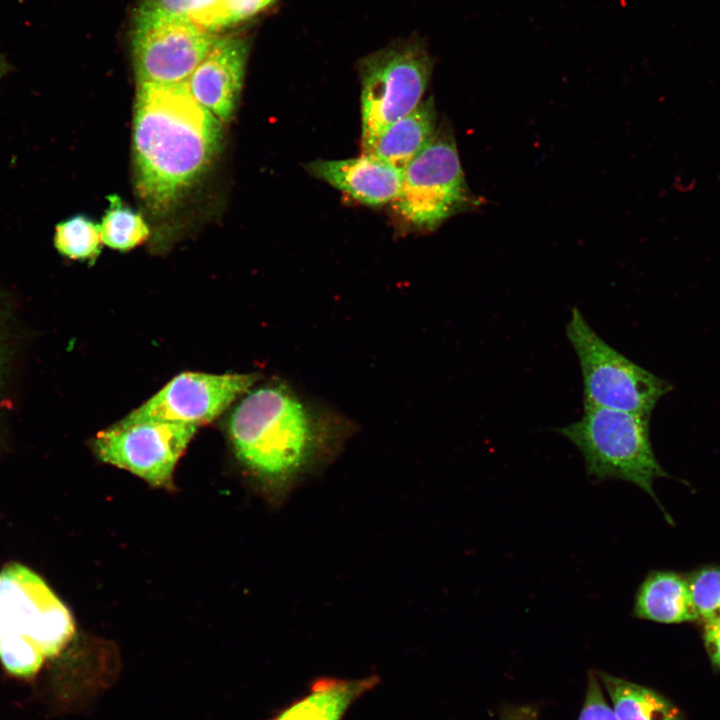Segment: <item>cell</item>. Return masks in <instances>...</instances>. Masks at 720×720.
<instances>
[{
    "instance_id": "cell-16",
    "label": "cell",
    "mask_w": 720,
    "mask_h": 720,
    "mask_svg": "<svg viewBox=\"0 0 720 720\" xmlns=\"http://www.w3.org/2000/svg\"><path fill=\"white\" fill-rule=\"evenodd\" d=\"M617 720H678V710L654 691L602 674Z\"/></svg>"
},
{
    "instance_id": "cell-25",
    "label": "cell",
    "mask_w": 720,
    "mask_h": 720,
    "mask_svg": "<svg viewBox=\"0 0 720 720\" xmlns=\"http://www.w3.org/2000/svg\"><path fill=\"white\" fill-rule=\"evenodd\" d=\"M504 720H535V713L529 708H518L506 713Z\"/></svg>"
},
{
    "instance_id": "cell-19",
    "label": "cell",
    "mask_w": 720,
    "mask_h": 720,
    "mask_svg": "<svg viewBox=\"0 0 720 720\" xmlns=\"http://www.w3.org/2000/svg\"><path fill=\"white\" fill-rule=\"evenodd\" d=\"M136 11L185 18L213 33L229 25L226 0H142Z\"/></svg>"
},
{
    "instance_id": "cell-3",
    "label": "cell",
    "mask_w": 720,
    "mask_h": 720,
    "mask_svg": "<svg viewBox=\"0 0 720 720\" xmlns=\"http://www.w3.org/2000/svg\"><path fill=\"white\" fill-rule=\"evenodd\" d=\"M69 610L35 572L19 563L0 571V660L30 677L72 640Z\"/></svg>"
},
{
    "instance_id": "cell-27",
    "label": "cell",
    "mask_w": 720,
    "mask_h": 720,
    "mask_svg": "<svg viewBox=\"0 0 720 720\" xmlns=\"http://www.w3.org/2000/svg\"><path fill=\"white\" fill-rule=\"evenodd\" d=\"M713 621H720V614H719V616L717 617V619H715V620H713ZM710 622H711V621H710Z\"/></svg>"
},
{
    "instance_id": "cell-18",
    "label": "cell",
    "mask_w": 720,
    "mask_h": 720,
    "mask_svg": "<svg viewBox=\"0 0 720 720\" xmlns=\"http://www.w3.org/2000/svg\"><path fill=\"white\" fill-rule=\"evenodd\" d=\"M109 207L100 226L102 244L120 251H128L149 236L143 217L126 207L117 195L108 197Z\"/></svg>"
},
{
    "instance_id": "cell-26",
    "label": "cell",
    "mask_w": 720,
    "mask_h": 720,
    "mask_svg": "<svg viewBox=\"0 0 720 720\" xmlns=\"http://www.w3.org/2000/svg\"><path fill=\"white\" fill-rule=\"evenodd\" d=\"M13 70L14 67L8 62L7 58L0 54V80Z\"/></svg>"
},
{
    "instance_id": "cell-1",
    "label": "cell",
    "mask_w": 720,
    "mask_h": 720,
    "mask_svg": "<svg viewBox=\"0 0 720 720\" xmlns=\"http://www.w3.org/2000/svg\"><path fill=\"white\" fill-rule=\"evenodd\" d=\"M222 142L223 123L194 100L186 82L137 83L134 179L149 211L167 212L208 170Z\"/></svg>"
},
{
    "instance_id": "cell-20",
    "label": "cell",
    "mask_w": 720,
    "mask_h": 720,
    "mask_svg": "<svg viewBox=\"0 0 720 720\" xmlns=\"http://www.w3.org/2000/svg\"><path fill=\"white\" fill-rule=\"evenodd\" d=\"M687 581L698 618L704 623L717 619L720 614V568L699 569Z\"/></svg>"
},
{
    "instance_id": "cell-23",
    "label": "cell",
    "mask_w": 720,
    "mask_h": 720,
    "mask_svg": "<svg viewBox=\"0 0 720 720\" xmlns=\"http://www.w3.org/2000/svg\"><path fill=\"white\" fill-rule=\"evenodd\" d=\"M274 0H226L229 25L248 19L270 6Z\"/></svg>"
},
{
    "instance_id": "cell-12",
    "label": "cell",
    "mask_w": 720,
    "mask_h": 720,
    "mask_svg": "<svg viewBox=\"0 0 720 720\" xmlns=\"http://www.w3.org/2000/svg\"><path fill=\"white\" fill-rule=\"evenodd\" d=\"M307 172L353 199L369 206L394 202L404 168L370 154L342 160L318 159L305 165Z\"/></svg>"
},
{
    "instance_id": "cell-6",
    "label": "cell",
    "mask_w": 720,
    "mask_h": 720,
    "mask_svg": "<svg viewBox=\"0 0 720 720\" xmlns=\"http://www.w3.org/2000/svg\"><path fill=\"white\" fill-rule=\"evenodd\" d=\"M566 335L580 364L583 404L650 415L670 389L665 380L614 349L588 324L577 306L571 309Z\"/></svg>"
},
{
    "instance_id": "cell-14",
    "label": "cell",
    "mask_w": 720,
    "mask_h": 720,
    "mask_svg": "<svg viewBox=\"0 0 720 720\" xmlns=\"http://www.w3.org/2000/svg\"><path fill=\"white\" fill-rule=\"evenodd\" d=\"M378 682L375 674L360 679L318 678L306 695L270 720H342L350 706Z\"/></svg>"
},
{
    "instance_id": "cell-11",
    "label": "cell",
    "mask_w": 720,
    "mask_h": 720,
    "mask_svg": "<svg viewBox=\"0 0 720 720\" xmlns=\"http://www.w3.org/2000/svg\"><path fill=\"white\" fill-rule=\"evenodd\" d=\"M247 57L246 39L218 37L186 81L194 100L223 124L231 119L238 105Z\"/></svg>"
},
{
    "instance_id": "cell-5",
    "label": "cell",
    "mask_w": 720,
    "mask_h": 720,
    "mask_svg": "<svg viewBox=\"0 0 720 720\" xmlns=\"http://www.w3.org/2000/svg\"><path fill=\"white\" fill-rule=\"evenodd\" d=\"M432 69L428 50L416 38L395 41L359 61L362 153L387 127L418 106Z\"/></svg>"
},
{
    "instance_id": "cell-15",
    "label": "cell",
    "mask_w": 720,
    "mask_h": 720,
    "mask_svg": "<svg viewBox=\"0 0 720 720\" xmlns=\"http://www.w3.org/2000/svg\"><path fill=\"white\" fill-rule=\"evenodd\" d=\"M437 130L433 97L422 100L410 113L387 127L366 153L405 167L431 140Z\"/></svg>"
},
{
    "instance_id": "cell-4",
    "label": "cell",
    "mask_w": 720,
    "mask_h": 720,
    "mask_svg": "<svg viewBox=\"0 0 720 720\" xmlns=\"http://www.w3.org/2000/svg\"><path fill=\"white\" fill-rule=\"evenodd\" d=\"M649 417L610 408L586 407L578 421L555 430L580 451L590 479L598 483L620 480L634 484L660 506L653 483L666 477L667 473L653 452Z\"/></svg>"
},
{
    "instance_id": "cell-21",
    "label": "cell",
    "mask_w": 720,
    "mask_h": 720,
    "mask_svg": "<svg viewBox=\"0 0 720 720\" xmlns=\"http://www.w3.org/2000/svg\"><path fill=\"white\" fill-rule=\"evenodd\" d=\"M578 720H617L593 675H590L584 706Z\"/></svg>"
},
{
    "instance_id": "cell-7",
    "label": "cell",
    "mask_w": 720,
    "mask_h": 720,
    "mask_svg": "<svg viewBox=\"0 0 720 720\" xmlns=\"http://www.w3.org/2000/svg\"><path fill=\"white\" fill-rule=\"evenodd\" d=\"M394 210L411 227L432 231L449 217L477 207L465 181L451 127L444 121L404 167Z\"/></svg>"
},
{
    "instance_id": "cell-2",
    "label": "cell",
    "mask_w": 720,
    "mask_h": 720,
    "mask_svg": "<svg viewBox=\"0 0 720 720\" xmlns=\"http://www.w3.org/2000/svg\"><path fill=\"white\" fill-rule=\"evenodd\" d=\"M228 432L236 456L273 500H284L322 458L311 416L280 385L248 393L233 410Z\"/></svg>"
},
{
    "instance_id": "cell-10",
    "label": "cell",
    "mask_w": 720,
    "mask_h": 720,
    "mask_svg": "<svg viewBox=\"0 0 720 720\" xmlns=\"http://www.w3.org/2000/svg\"><path fill=\"white\" fill-rule=\"evenodd\" d=\"M256 379L255 374L184 372L126 418L164 420L198 427L217 418Z\"/></svg>"
},
{
    "instance_id": "cell-9",
    "label": "cell",
    "mask_w": 720,
    "mask_h": 720,
    "mask_svg": "<svg viewBox=\"0 0 720 720\" xmlns=\"http://www.w3.org/2000/svg\"><path fill=\"white\" fill-rule=\"evenodd\" d=\"M197 430L196 426L155 419L131 420L101 431L98 456L156 487H169L174 468Z\"/></svg>"
},
{
    "instance_id": "cell-8",
    "label": "cell",
    "mask_w": 720,
    "mask_h": 720,
    "mask_svg": "<svg viewBox=\"0 0 720 720\" xmlns=\"http://www.w3.org/2000/svg\"><path fill=\"white\" fill-rule=\"evenodd\" d=\"M217 38L188 19L136 11L132 31L136 83H185Z\"/></svg>"
},
{
    "instance_id": "cell-22",
    "label": "cell",
    "mask_w": 720,
    "mask_h": 720,
    "mask_svg": "<svg viewBox=\"0 0 720 720\" xmlns=\"http://www.w3.org/2000/svg\"><path fill=\"white\" fill-rule=\"evenodd\" d=\"M12 343L9 311L0 300V389L7 376L11 362Z\"/></svg>"
},
{
    "instance_id": "cell-13",
    "label": "cell",
    "mask_w": 720,
    "mask_h": 720,
    "mask_svg": "<svg viewBox=\"0 0 720 720\" xmlns=\"http://www.w3.org/2000/svg\"><path fill=\"white\" fill-rule=\"evenodd\" d=\"M632 615L664 624L699 620L687 578L669 570H652L645 576L636 590Z\"/></svg>"
},
{
    "instance_id": "cell-17",
    "label": "cell",
    "mask_w": 720,
    "mask_h": 720,
    "mask_svg": "<svg viewBox=\"0 0 720 720\" xmlns=\"http://www.w3.org/2000/svg\"><path fill=\"white\" fill-rule=\"evenodd\" d=\"M99 224L83 214L70 216L55 225L53 245L69 259L93 263L101 251Z\"/></svg>"
},
{
    "instance_id": "cell-24",
    "label": "cell",
    "mask_w": 720,
    "mask_h": 720,
    "mask_svg": "<svg viewBox=\"0 0 720 720\" xmlns=\"http://www.w3.org/2000/svg\"><path fill=\"white\" fill-rule=\"evenodd\" d=\"M703 638L712 663L720 667V621L704 623Z\"/></svg>"
}]
</instances>
